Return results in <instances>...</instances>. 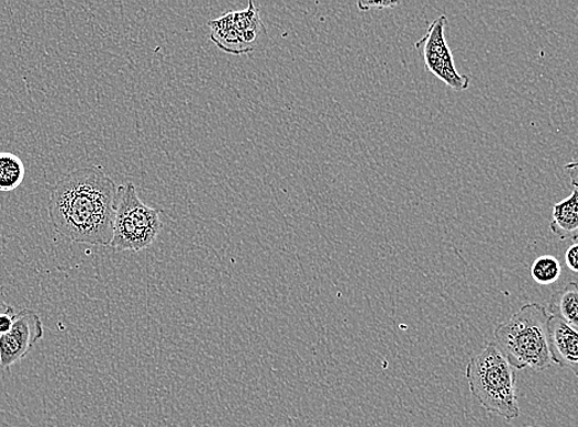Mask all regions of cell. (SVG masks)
<instances>
[{
	"mask_svg": "<svg viewBox=\"0 0 578 427\" xmlns=\"http://www.w3.org/2000/svg\"><path fill=\"white\" fill-rule=\"evenodd\" d=\"M525 427H532V426H525Z\"/></svg>",
	"mask_w": 578,
	"mask_h": 427,
	"instance_id": "obj_19",
	"label": "cell"
},
{
	"mask_svg": "<svg viewBox=\"0 0 578 427\" xmlns=\"http://www.w3.org/2000/svg\"><path fill=\"white\" fill-rule=\"evenodd\" d=\"M514 370L494 342L473 356L466 370L470 393L482 408L509 422L521 415Z\"/></svg>",
	"mask_w": 578,
	"mask_h": 427,
	"instance_id": "obj_3",
	"label": "cell"
},
{
	"mask_svg": "<svg viewBox=\"0 0 578 427\" xmlns=\"http://www.w3.org/2000/svg\"><path fill=\"white\" fill-rule=\"evenodd\" d=\"M118 201L115 181L96 167L81 168L51 188L48 215L60 236L75 243L110 247Z\"/></svg>",
	"mask_w": 578,
	"mask_h": 427,
	"instance_id": "obj_1",
	"label": "cell"
},
{
	"mask_svg": "<svg viewBox=\"0 0 578 427\" xmlns=\"http://www.w3.org/2000/svg\"><path fill=\"white\" fill-rule=\"evenodd\" d=\"M549 318L541 304L529 303L494 329V344L513 369L542 372L552 368Z\"/></svg>",
	"mask_w": 578,
	"mask_h": 427,
	"instance_id": "obj_2",
	"label": "cell"
},
{
	"mask_svg": "<svg viewBox=\"0 0 578 427\" xmlns=\"http://www.w3.org/2000/svg\"><path fill=\"white\" fill-rule=\"evenodd\" d=\"M10 312H15V311L12 306H10V304L5 302L4 289L0 286V314L10 313Z\"/></svg>",
	"mask_w": 578,
	"mask_h": 427,
	"instance_id": "obj_18",
	"label": "cell"
},
{
	"mask_svg": "<svg viewBox=\"0 0 578 427\" xmlns=\"http://www.w3.org/2000/svg\"><path fill=\"white\" fill-rule=\"evenodd\" d=\"M565 262L567 268L574 272H578V243L573 244V246L566 250Z\"/></svg>",
	"mask_w": 578,
	"mask_h": 427,
	"instance_id": "obj_14",
	"label": "cell"
},
{
	"mask_svg": "<svg viewBox=\"0 0 578 427\" xmlns=\"http://www.w3.org/2000/svg\"><path fill=\"white\" fill-rule=\"evenodd\" d=\"M562 263L553 256L535 259L531 269L532 279L541 286H549L562 277Z\"/></svg>",
	"mask_w": 578,
	"mask_h": 427,
	"instance_id": "obj_13",
	"label": "cell"
},
{
	"mask_svg": "<svg viewBox=\"0 0 578 427\" xmlns=\"http://www.w3.org/2000/svg\"><path fill=\"white\" fill-rule=\"evenodd\" d=\"M163 228L160 211L144 203L132 182L119 187V201L110 244L118 251H142L152 246Z\"/></svg>",
	"mask_w": 578,
	"mask_h": 427,
	"instance_id": "obj_4",
	"label": "cell"
},
{
	"mask_svg": "<svg viewBox=\"0 0 578 427\" xmlns=\"http://www.w3.org/2000/svg\"><path fill=\"white\" fill-rule=\"evenodd\" d=\"M15 312L0 314V337L8 334L13 327Z\"/></svg>",
	"mask_w": 578,
	"mask_h": 427,
	"instance_id": "obj_15",
	"label": "cell"
},
{
	"mask_svg": "<svg viewBox=\"0 0 578 427\" xmlns=\"http://www.w3.org/2000/svg\"><path fill=\"white\" fill-rule=\"evenodd\" d=\"M44 338V324L40 315L31 310L15 314L12 329L0 337V368L9 370L26 358L34 345Z\"/></svg>",
	"mask_w": 578,
	"mask_h": 427,
	"instance_id": "obj_6",
	"label": "cell"
},
{
	"mask_svg": "<svg viewBox=\"0 0 578 427\" xmlns=\"http://www.w3.org/2000/svg\"><path fill=\"white\" fill-rule=\"evenodd\" d=\"M548 341L553 362L578 378V332L551 315Z\"/></svg>",
	"mask_w": 578,
	"mask_h": 427,
	"instance_id": "obj_7",
	"label": "cell"
},
{
	"mask_svg": "<svg viewBox=\"0 0 578 427\" xmlns=\"http://www.w3.org/2000/svg\"><path fill=\"white\" fill-rule=\"evenodd\" d=\"M551 231L560 240H578V190L559 203L553 210Z\"/></svg>",
	"mask_w": 578,
	"mask_h": 427,
	"instance_id": "obj_8",
	"label": "cell"
},
{
	"mask_svg": "<svg viewBox=\"0 0 578 427\" xmlns=\"http://www.w3.org/2000/svg\"><path fill=\"white\" fill-rule=\"evenodd\" d=\"M399 2H358L357 7L363 12H367L370 8H394Z\"/></svg>",
	"mask_w": 578,
	"mask_h": 427,
	"instance_id": "obj_16",
	"label": "cell"
},
{
	"mask_svg": "<svg viewBox=\"0 0 578 427\" xmlns=\"http://www.w3.org/2000/svg\"><path fill=\"white\" fill-rule=\"evenodd\" d=\"M567 175L570 177L571 186L578 190V161H571L565 166Z\"/></svg>",
	"mask_w": 578,
	"mask_h": 427,
	"instance_id": "obj_17",
	"label": "cell"
},
{
	"mask_svg": "<svg viewBox=\"0 0 578 427\" xmlns=\"http://www.w3.org/2000/svg\"><path fill=\"white\" fill-rule=\"evenodd\" d=\"M549 312L578 332V283L570 282L553 293Z\"/></svg>",
	"mask_w": 578,
	"mask_h": 427,
	"instance_id": "obj_10",
	"label": "cell"
},
{
	"mask_svg": "<svg viewBox=\"0 0 578 427\" xmlns=\"http://www.w3.org/2000/svg\"><path fill=\"white\" fill-rule=\"evenodd\" d=\"M234 24L240 30L244 43L251 50L260 46L263 37L267 36L266 27L259 14V9L253 2L242 12H233Z\"/></svg>",
	"mask_w": 578,
	"mask_h": 427,
	"instance_id": "obj_11",
	"label": "cell"
},
{
	"mask_svg": "<svg viewBox=\"0 0 578 427\" xmlns=\"http://www.w3.org/2000/svg\"><path fill=\"white\" fill-rule=\"evenodd\" d=\"M25 166L22 159L9 151L0 154V191H13L23 184Z\"/></svg>",
	"mask_w": 578,
	"mask_h": 427,
	"instance_id": "obj_12",
	"label": "cell"
},
{
	"mask_svg": "<svg viewBox=\"0 0 578 427\" xmlns=\"http://www.w3.org/2000/svg\"><path fill=\"white\" fill-rule=\"evenodd\" d=\"M0 369H2V368H0Z\"/></svg>",
	"mask_w": 578,
	"mask_h": 427,
	"instance_id": "obj_20",
	"label": "cell"
},
{
	"mask_svg": "<svg viewBox=\"0 0 578 427\" xmlns=\"http://www.w3.org/2000/svg\"><path fill=\"white\" fill-rule=\"evenodd\" d=\"M209 26L211 27V40L224 53L232 55L252 53L249 47L245 45L240 30L234 24L233 12L211 20Z\"/></svg>",
	"mask_w": 578,
	"mask_h": 427,
	"instance_id": "obj_9",
	"label": "cell"
},
{
	"mask_svg": "<svg viewBox=\"0 0 578 427\" xmlns=\"http://www.w3.org/2000/svg\"><path fill=\"white\" fill-rule=\"evenodd\" d=\"M448 19L441 15L433 20L427 33L415 44L425 60L426 69L446 86L456 91L467 90L470 86L468 76L460 75L454 64L452 50L445 36Z\"/></svg>",
	"mask_w": 578,
	"mask_h": 427,
	"instance_id": "obj_5",
	"label": "cell"
}]
</instances>
